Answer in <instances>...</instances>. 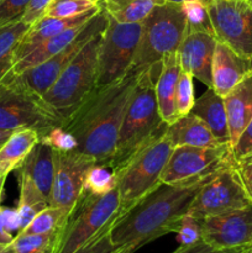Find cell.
<instances>
[{"label":"cell","instance_id":"f546056e","mask_svg":"<svg viewBox=\"0 0 252 253\" xmlns=\"http://www.w3.org/2000/svg\"><path fill=\"white\" fill-rule=\"evenodd\" d=\"M116 188V175L108 165L95 163L86 174L84 189L94 194H105Z\"/></svg>","mask_w":252,"mask_h":253},{"label":"cell","instance_id":"c3c4849f","mask_svg":"<svg viewBox=\"0 0 252 253\" xmlns=\"http://www.w3.org/2000/svg\"><path fill=\"white\" fill-rule=\"evenodd\" d=\"M167 2H173V4H183V2L188 1V0H165Z\"/></svg>","mask_w":252,"mask_h":253},{"label":"cell","instance_id":"d4e9b609","mask_svg":"<svg viewBox=\"0 0 252 253\" xmlns=\"http://www.w3.org/2000/svg\"><path fill=\"white\" fill-rule=\"evenodd\" d=\"M83 26L84 24L77 25V26L64 30V31L59 32L56 36L43 41L42 43H40L36 48L32 49L30 53H27L24 58L17 61L16 63L14 64L11 71L14 72V73H21V72L26 71V69L31 68V67L39 66L42 62L47 61L48 58L53 57L54 54L61 52L64 47L68 46V44L76 39L77 35H78L79 32H81V30L83 29Z\"/></svg>","mask_w":252,"mask_h":253},{"label":"cell","instance_id":"44dd1931","mask_svg":"<svg viewBox=\"0 0 252 253\" xmlns=\"http://www.w3.org/2000/svg\"><path fill=\"white\" fill-rule=\"evenodd\" d=\"M165 135L173 147H179V146L216 147L222 145L212 135L207 124L192 113L167 125Z\"/></svg>","mask_w":252,"mask_h":253},{"label":"cell","instance_id":"603a6c76","mask_svg":"<svg viewBox=\"0 0 252 253\" xmlns=\"http://www.w3.org/2000/svg\"><path fill=\"white\" fill-rule=\"evenodd\" d=\"M190 113L197 115L207 124L220 143L231 145L224 98L220 96L214 89L208 88L202 96L195 99Z\"/></svg>","mask_w":252,"mask_h":253},{"label":"cell","instance_id":"e0dca14e","mask_svg":"<svg viewBox=\"0 0 252 253\" xmlns=\"http://www.w3.org/2000/svg\"><path fill=\"white\" fill-rule=\"evenodd\" d=\"M216 43L212 35L187 31L178 49L182 71L192 74L208 88H212L211 69Z\"/></svg>","mask_w":252,"mask_h":253},{"label":"cell","instance_id":"836d02e7","mask_svg":"<svg viewBox=\"0 0 252 253\" xmlns=\"http://www.w3.org/2000/svg\"><path fill=\"white\" fill-rule=\"evenodd\" d=\"M20 232V222L16 209L0 205V245H10Z\"/></svg>","mask_w":252,"mask_h":253},{"label":"cell","instance_id":"e575fe53","mask_svg":"<svg viewBox=\"0 0 252 253\" xmlns=\"http://www.w3.org/2000/svg\"><path fill=\"white\" fill-rule=\"evenodd\" d=\"M177 241L179 246H188V245L197 244L202 241V224L200 220L185 215L180 221L179 227L177 230Z\"/></svg>","mask_w":252,"mask_h":253},{"label":"cell","instance_id":"74e56055","mask_svg":"<svg viewBox=\"0 0 252 253\" xmlns=\"http://www.w3.org/2000/svg\"><path fill=\"white\" fill-rule=\"evenodd\" d=\"M40 141L47 143V145L51 146L53 150L57 151H73L77 148L76 140L72 137L71 133H68L66 130H63L62 126L53 128L46 137H43Z\"/></svg>","mask_w":252,"mask_h":253},{"label":"cell","instance_id":"277c9868","mask_svg":"<svg viewBox=\"0 0 252 253\" xmlns=\"http://www.w3.org/2000/svg\"><path fill=\"white\" fill-rule=\"evenodd\" d=\"M64 116L10 71L0 82V130L31 128L40 140L63 125Z\"/></svg>","mask_w":252,"mask_h":253},{"label":"cell","instance_id":"7dc6e473","mask_svg":"<svg viewBox=\"0 0 252 253\" xmlns=\"http://www.w3.org/2000/svg\"><path fill=\"white\" fill-rule=\"evenodd\" d=\"M5 180H6V178H5V177H1V178H0V202H1L2 193H4V185H5Z\"/></svg>","mask_w":252,"mask_h":253},{"label":"cell","instance_id":"816d5d0a","mask_svg":"<svg viewBox=\"0 0 252 253\" xmlns=\"http://www.w3.org/2000/svg\"><path fill=\"white\" fill-rule=\"evenodd\" d=\"M247 253H252V249H250L249 251H247Z\"/></svg>","mask_w":252,"mask_h":253},{"label":"cell","instance_id":"3957f363","mask_svg":"<svg viewBox=\"0 0 252 253\" xmlns=\"http://www.w3.org/2000/svg\"><path fill=\"white\" fill-rule=\"evenodd\" d=\"M161 69L162 62H157L143 69L138 77L119 131L115 153L111 161L114 170L120 168L167 126L161 119L155 91Z\"/></svg>","mask_w":252,"mask_h":253},{"label":"cell","instance_id":"7402d4cb","mask_svg":"<svg viewBox=\"0 0 252 253\" xmlns=\"http://www.w3.org/2000/svg\"><path fill=\"white\" fill-rule=\"evenodd\" d=\"M231 147L252 119V73L240 82L224 98Z\"/></svg>","mask_w":252,"mask_h":253},{"label":"cell","instance_id":"1f68e13d","mask_svg":"<svg viewBox=\"0 0 252 253\" xmlns=\"http://www.w3.org/2000/svg\"><path fill=\"white\" fill-rule=\"evenodd\" d=\"M194 85H193V76L185 71H180L179 79L175 91V110L178 119L188 115L194 105Z\"/></svg>","mask_w":252,"mask_h":253},{"label":"cell","instance_id":"f6af8a7d","mask_svg":"<svg viewBox=\"0 0 252 253\" xmlns=\"http://www.w3.org/2000/svg\"><path fill=\"white\" fill-rule=\"evenodd\" d=\"M0 253H14L10 245H0Z\"/></svg>","mask_w":252,"mask_h":253},{"label":"cell","instance_id":"f1b7e54d","mask_svg":"<svg viewBox=\"0 0 252 253\" xmlns=\"http://www.w3.org/2000/svg\"><path fill=\"white\" fill-rule=\"evenodd\" d=\"M182 9L187 20V31L205 32L215 36L208 4L202 0H188L183 2Z\"/></svg>","mask_w":252,"mask_h":253},{"label":"cell","instance_id":"5bb4252c","mask_svg":"<svg viewBox=\"0 0 252 253\" xmlns=\"http://www.w3.org/2000/svg\"><path fill=\"white\" fill-rule=\"evenodd\" d=\"M17 170L20 184L17 205L48 207L54 178L53 148L40 141Z\"/></svg>","mask_w":252,"mask_h":253},{"label":"cell","instance_id":"ba28073f","mask_svg":"<svg viewBox=\"0 0 252 253\" xmlns=\"http://www.w3.org/2000/svg\"><path fill=\"white\" fill-rule=\"evenodd\" d=\"M103 31L96 34L79 51L43 95L44 100L64 118L96 86L98 51Z\"/></svg>","mask_w":252,"mask_h":253},{"label":"cell","instance_id":"484cf974","mask_svg":"<svg viewBox=\"0 0 252 253\" xmlns=\"http://www.w3.org/2000/svg\"><path fill=\"white\" fill-rule=\"evenodd\" d=\"M165 0H103L100 7L121 24L142 22L157 5Z\"/></svg>","mask_w":252,"mask_h":253},{"label":"cell","instance_id":"cb8c5ba5","mask_svg":"<svg viewBox=\"0 0 252 253\" xmlns=\"http://www.w3.org/2000/svg\"><path fill=\"white\" fill-rule=\"evenodd\" d=\"M40 142V136L31 128L16 130L0 148V178L17 169L32 148Z\"/></svg>","mask_w":252,"mask_h":253},{"label":"cell","instance_id":"8d00e7d4","mask_svg":"<svg viewBox=\"0 0 252 253\" xmlns=\"http://www.w3.org/2000/svg\"><path fill=\"white\" fill-rule=\"evenodd\" d=\"M234 169L252 203V152L236 157L234 160Z\"/></svg>","mask_w":252,"mask_h":253},{"label":"cell","instance_id":"ac0fdd59","mask_svg":"<svg viewBox=\"0 0 252 253\" xmlns=\"http://www.w3.org/2000/svg\"><path fill=\"white\" fill-rule=\"evenodd\" d=\"M252 73V61L239 56L226 44L217 42L212 59V89L225 98L237 84Z\"/></svg>","mask_w":252,"mask_h":253},{"label":"cell","instance_id":"d6a6232c","mask_svg":"<svg viewBox=\"0 0 252 253\" xmlns=\"http://www.w3.org/2000/svg\"><path fill=\"white\" fill-rule=\"evenodd\" d=\"M30 26L31 25L19 20L0 29V58L14 51Z\"/></svg>","mask_w":252,"mask_h":253},{"label":"cell","instance_id":"b9f144b4","mask_svg":"<svg viewBox=\"0 0 252 253\" xmlns=\"http://www.w3.org/2000/svg\"><path fill=\"white\" fill-rule=\"evenodd\" d=\"M221 251L212 249L211 246L202 241L197 242V244L188 245V246H179L173 253H220Z\"/></svg>","mask_w":252,"mask_h":253},{"label":"cell","instance_id":"ab89813d","mask_svg":"<svg viewBox=\"0 0 252 253\" xmlns=\"http://www.w3.org/2000/svg\"><path fill=\"white\" fill-rule=\"evenodd\" d=\"M51 1L52 0H31L30 4L27 5L26 11H25L21 20L26 24L32 25L43 16L44 11L48 7V5L51 4Z\"/></svg>","mask_w":252,"mask_h":253},{"label":"cell","instance_id":"f907efd6","mask_svg":"<svg viewBox=\"0 0 252 253\" xmlns=\"http://www.w3.org/2000/svg\"><path fill=\"white\" fill-rule=\"evenodd\" d=\"M246 1H247V2H249V4H250V5H251V6H252V0H246Z\"/></svg>","mask_w":252,"mask_h":253},{"label":"cell","instance_id":"4316f807","mask_svg":"<svg viewBox=\"0 0 252 253\" xmlns=\"http://www.w3.org/2000/svg\"><path fill=\"white\" fill-rule=\"evenodd\" d=\"M61 230L51 234H17L10 246L14 253H54Z\"/></svg>","mask_w":252,"mask_h":253},{"label":"cell","instance_id":"83f0119b","mask_svg":"<svg viewBox=\"0 0 252 253\" xmlns=\"http://www.w3.org/2000/svg\"><path fill=\"white\" fill-rule=\"evenodd\" d=\"M69 211L57 207H46L19 234H51L63 227Z\"/></svg>","mask_w":252,"mask_h":253},{"label":"cell","instance_id":"2e32d148","mask_svg":"<svg viewBox=\"0 0 252 253\" xmlns=\"http://www.w3.org/2000/svg\"><path fill=\"white\" fill-rule=\"evenodd\" d=\"M202 240L217 251L252 249V205L200 220Z\"/></svg>","mask_w":252,"mask_h":253},{"label":"cell","instance_id":"681fc988","mask_svg":"<svg viewBox=\"0 0 252 253\" xmlns=\"http://www.w3.org/2000/svg\"><path fill=\"white\" fill-rule=\"evenodd\" d=\"M202 1H204L205 4H210V2H211L212 0H202Z\"/></svg>","mask_w":252,"mask_h":253},{"label":"cell","instance_id":"f35d334b","mask_svg":"<svg viewBox=\"0 0 252 253\" xmlns=\"http://www.w3.org/2000/svg\"><path fill=\"white\" fill-rule=\"evenodd\" d=\"M74 253H123L114 247L110 239V229L101 232L99 236L91 240L86 245Z\"/></svg>","mask_w":252,"mask_h":253},{"label":"cell","instance_id":"30bf717a","mask_svg":"<svg viewBox=\"0 0 252 253\" xmlns=\"http://www.w3.org/2000/svg\"><path fill=\"white\" fill-rule=\"evenodd\" d=\"M231 145L216 147L179 146L172 151L161 174V183L177 184L208 177L234 163Z\"/></svg>","mask_w":252,"mask_h":253},{"label":"cell","instance_id":"bcb514c9","mask_svg":"<svg viewBox=\"0 0 252 253\" xmlns=\"http://www.w3.org/2000/svg\"><path fill=\"white\" fill-rule=\"evenodd\" d=\"M249 250L250 249H247V250H242V249H240V250H224V251H221L220 253H247Z\"/></svg>","mask_w":252,"mask_h":253},{"label":"cell","instance_id":"7c38bea8","mask_svg":"<svg viewBox=\"0 0 252 253\" xmlns=\"http://www.w3.org/2000/svg\"><path fill=\"white\" fill-rule=\"evenodd\" d=\"M217 42L252 61V6L246 0H212L208 4Z\"/></svg>","mask_w":252,"mask_h":253},{"label":"cell","instance_id":"7bdbcfd3","mask_svg":"<svg viewBox=\"0 0 252 253\" xmlns=\"http://www.w3.org/2000/svg\"><path fill=\"white\" fill-rule=\"evenodd\" d=\"M12 67H14V56H12V52L6 54V56H4L2 58H0V82L11 71Z\"/></svg>","mask_w":252,"mask_h":253},{"label":"cell","instance_id":"ee69618b","mask_svg":"<svg viewBox=\"0 0 252 253\" xmlns=\"http://www.w3.org/2000/svg\"><path fill=\"white\" fill-rule=\"evenodd\" d=\"M15 131H10V130H0V148L4 146V143L6 142L7 140L10 138V136L14 133Z\"/></svg>","mask_w":252,"mask_h":253},{"label":"cell","instance_id":"4fadbf2b","mask_svg":"<svg viewBox=\"0 0 252 253\" xmlns=\"http://www.w3.org/2000/svg\"><path fill=\"white\" fill-rule=\"evenodd\" d=\"M106 24H108V16L105 11L101 9L98 14L94 15L89 21L84 24L83 29L77 35L76 39L68 46L64 47L61 52L54 54L47 61L42 62L39 66L31 67L21 73H16L20 81L32 91L43 96L51 88L52 84L61 76L62 72L66 69V67L71 63L72 59L96 34L105 29Z\"/></svg>","mask_w":252,"mask_h":253},{"label":"cell","instance_id":"8992f818","mask_svg":"<svg viewBox=\"0 0 252 253\" xmlns=\"http://www.w3.org/2000/svg\"><path fill=\"white\" fill-rule=\"evenodd\" d=\"M120 208L118 188L105 194L84 189L68 214L59 234L54 253H74L110 229Z\"/></svg>","mask_w":252,"mask_h":253},{"label":"cell","instance_id":"ffe728a7","mask_svg":"<svg viewBox=\"0 0 252 253\" xmlns=\"http://www.w3.org/2000/svg\"><path fill=\"white\" fill-rule=\"evenodd\" d=\"M180 71L182 68L178 52L168 54L162 59V69L156 82L155 91L161 119L167 125L178 119L175 110V91Z\"/></svg>","mask_w":252,"mask_h":253},{"label":"cell","instance_id":"6da1fadb","mask_svg":"<svg viewBox=\"0 0 252 253\" xmlns=\"http://www.w3.org/2000/svg\"><path fill=\"white\" fill-rule=\"evenodd\" d=\"M141 72L131 68L119 81L95 86L64 118L62 127L76 140V151L111 167L121 123Z\"/></svg>","mask_w":252,"mask_h":253},{"label":"cell","instance_id":"52a82bcc","mask_svg":"<svg viewBox=\"0 0 252 253\" xmlns=\"http://www.w3.org/2000/svg\"><path fill=\"white\" fill-rule=\"evenodd\" d=\"M187 32V20L182 4L157 5L142 21L140 43L132 68H148L166 56L178 52Z\"/></svg>","mask_w":252,"mask_h":253},{"label":"cell","instance_id":"8fae6325","mask_svg":"<svg viewBox=\"0 0 252 253\" xmlns=\"http://www.w3.org/2000/svg\"><path fill=\"white\" fill-rule=\"evenodd\" d=\"M251 205V200L247 197L232 163L215 173L202 185L188 210V215L197 220H204Z\"/></svg>","mask_w":252,"mask_h":253},{"label":"cell","instance_id":"d6986e66","mask_svg":"<svg viewBox=\"0 0 252 253\" xmlns=\"http://www.w3.org/2000/svg\"><path fill=\"white\" fill-rule=\"evenodd\" d=\"M101 10L100 6H96L89 11L83 12L81 15H77L73 17H63V19H57V17H47L43 16L37 20L36 22L29 27L26 34L22 36L19 43L16 44L15 49L12 51L14 56V64L21 58H24L27 53L36 48L40 43H42L46 40L56 36L59 32L64 31L67 29L77 26V25H83L91 19L94 15L98 14Z\"/></svg>","mask_w":252,"mask_h":253},{"label":"cell","instance_id":"d590c367","mask_svg":"<svg viewBox=\"0 0 252 253\" xmlns=\"http://www.w3.org/2000/svg\"><path fill=\"white\" fill-rule=\"evenodd\" d=\"M31 0H0V29L22 19Z\"/></svg>","mask_w":252,"mask_h":253},{"label":"cell","instance_id":"9c48e42d","mask_svg":"<svg viewBox=\"0 0 252 253\" xmlns=\"http://www.w3.org/2000/svg\"><path fill=\"white\" fill-rule=\"evenodd\" d=\"M106 16L108 24L99 43L96 86L119 81L132 68L142 32V22L121 24Z\"/></svg>","mask_w":252,"mask_h":253},{"label":"cell","instance_id":"9a60e30c","mask_svg":"<svg viewBox=\"0 0 252 253\" xmlns=\"http://www.w3.org/2000/svg\"><path fill=\"white\" fill-rule=\"evenodd\" d=\"M53 160L54 178L48 205L71 212L83 193L86 174L96 161L76 150H53Z\"/></svg>","mask_w":252,"mask_h":253},{"label":"cell","instance_id":"7a4b0ae2","mask_svg":"<svg viewBox=\"0 0 252 253\" xmlns=\"http://www.w3.org/2000/svg\"><path fill=\"white\" fill-rule=\"evenodd\" d=\"M214 174L177 184L160 183L127 212L115 219L110 227L114 247L123 253H133L158 237L177 232L197 193Z\"/></svg>","mask_w":252,"mask_h":253},{"label":"cell","instance_id":"4dcf8cb0","mask_svg":"<svg viewBox=\"0 0 252 253\" xmlns=\"http://www.w3.org/2000/svg\"><path fill=\"white\" fill-rule=\"evenodd\" d=\"M96 6H100V5L95 4L90 0H52L51 4L44 11L43 16L57 17V19L73 17L89 11Z\"/></svg>","mask_w":252,"mask_h":253},{"label":"cell","instance_id":"60d3db41","mask_svg":"<svg viewBox=\"0 0 252 253\" xmlns=\"http://www.w3.org/2000/svg\"><path fill=\"white\" fill-rule=\"evenodd\" d=\"M249 152H252V119L239 136L236 143L232 146V155L235 158Z\"/></svg>","mask_w":252,"mask_h":253},{"label":"cell","instance_id":"5b68a950","mask_svg":"<svg viewBox=\"0 0 252 253\" xmlns=\"http://www.w3.org/2000/svg\"><path fill=\"white\" fill-rule=\"evenodd\" d=\"M167 127V126H166ZM166 127L148 141L115 172L120 208L116 219L127 212L138 200L161 183V174L173 151L166 137Z\"/></svg>","mask_w":252,"mask_h":253}]
</instances>
